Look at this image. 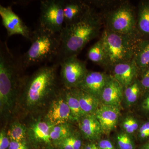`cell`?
I'll return each mask as SVG.
<instances>
[{"label":"cell","instance_id":"6da1fadb","mask_svg":"<svg viewBox=\"0 0 149 149\" xmlns=\"http://www.w3.org/2000/svg\"><path fill=\"white\" fill-rule=\"evenodd\" d=\"M21 56H17L6 42L1 43L0 49V114L1 118L8 120L15 111L17 101L28 77Z\"/></svg>","mask_w":149,"mask_h":149},{"label":"cell","instance_id":"7a4b0ae2","mask_svg":"<svg viewBox=\"0 0 149 149\" xmlns=\"http://www.w3.org/2000/svg\"><path fill=\"white\" fill-rule=\"evenodd\" d=\"M59 65L41 66L28 77L19 101L28 112H37L47 107L61 88L58 87V70Z\"/></svg>","mask_w":149,"mask_h":149},{"label":"cell","instance_id":"3957f363","mask_svg":"<svg viewBox=\"0 0 149 149\" xmlns=\"http://www.w3.org/2000/svg\"><path fill=\"white\" fill-rule=\"evenodd\" d=\"M102 25L101 15L91 6L80 20L64 27L59 33L61 44L54 63L59 64L66 58L77 56L88 42L100 35Z\"/></svg>","mask_w":149,"mask_h":149},{"label":"cell","instance_id":"277c9868","mask_svg":"<svg viewBox=\"0 0 149 149\" xmlns=\"http://www.w3.org/2000/svg\"><path fill=\"white\" fill-rule=\"evenodd\" d=\"M29 40L30 47L21 56L25 69L29 67L55 62L61 44L59 34L51 32L38 23L32 30Z\"/></svg>","mask_w":149,"mask_h":149},{"label":"cell","instance_id":"5b68a950","mask_svg":"<svg viewBox=\"0 0 149 149\" xmlns=\"http://www.w3.org/2000/svg\"><path fill=\"white\" fill-rule=\"evenodd\" d=\"M101 40L107 66L134 60L138 44L141 39L137 36L122 35L105 28Z\"/></svg>","mask_w":149,"mask_h":149},{"label":"cell","instance_id":"8992f818","mask_svg":"<svg viewBox=\"0 0 149 149\" xmlns=\"http://www.w3.org/2000/svg\"><path fill=\"white\" fill-rule=\"evenodd\" d=\"M104 17L106 29L118 34L139 37L136 29L137 15L128 2L114 6L104 14Z\"/></svg>","mask_w":149,"mask_h":149},{"label":"cell","instance_id":"52a82bcc","mask_svg":"<svg viewBox=\"0 0 149 149\" xmlns=\"http://www.w3.org/2000/svg\"><path fill=\"white\" fill-rule=\"evenodd\" d=\"M65 0H43L40 2L38 24L51 32L59 34L64 24L63 6Z\"/></svg>","mask_w":149,"mask_h":149},{"label":"cell","instance_id":"ba28073f","mask_svg":"<svg viewBox=\"0 0 149 149\" xmlns=\"http://www.w3.org/2000/svg\"><path fill=\"white\" fill-rule=\"evenodd\" d=\"M59 65L63 87L69 90L77 88L88 72L86 62L78 59L77 56L66 58Z\"/></svg>","mask_w":149,"mask_h":149},{"label":"cell","instance_id":"9c48e42d","mask_svg":"<svg viewBox=\"0 0 149 149\" xmlns=\"http://www.w3.org/2000/svg\"><path fill=\"white\" fill-rule=\"evenodd\" d=\"M47 107L44 118L51 125L76 122L67 103L63 87L57 92Z\"/></svg>","mask_w":149,"mask_h":149},{"label":"cell","instance_id":"30bf717a","mask_svg":"<svg viewBox=\"0 0 149 149\" xmlns=\"http://www.w3.org/2000/svg\"><path fill=\"white\" fill-rule=\"evenodd\" d=\"M0 15L8 37L20 35L25 39L30 40L32 30L13 10L10 6H3L1 5Z\"/></svg>","mask_w":149,"mask_h":149},{"label":"cell","instance_id":"8fae6325","mask_svg":"<svg viewBox=\"0 0 149 149\" xmlns=\"http://www.w3.org/2000/svg\"><path fill=\"white\" fill-rule=\"evenodd\" d=\"M51 125L43 118H37L31 123L27 127V140L29 143L35 146L45 145L47 147L52 146L50 138Z\"/></svg>","mask_w":149,"mask_h":149},{"label":"cell","instance_id":"7c38bea8","mask_svg":"<svg viewBox=\"0 0 149 149\" xmlns=\"http://www.w3.org/2000/svg\"><path fill=\"white\" fill-rule=\"evenodd\" d=\"M95 115L103 133L108 135L117 125L120 115V109L113 106L101 104Z\"/></svg>","mask_w":149,"mask_h":149},{"label":"cell","instance_id":"4fadbf2b","mask_svg":"<svg viewBox=\"0 0 149 149\" xmlns=\"http://www.w3.org/2000/svg\"><path fill=\"white\" fill-rule=\"evenodd\" d=\"M109 75L104 72L89 71L77 88L91 94L100 99Z\"/></svg>","mask_w":149,"mask_h":149},{"label":"cell","instance_id":"5bb4252c","mask_svg":"<svg viewBox=\"0 0 149 149\" xmlns=\"http://www.w3.org/2000/svg\"><path fill=\"white\" fill-rule=\"evenodd\" d=\"M91 6L86 1L65 0L63 6L64 27L70 26L80 20Z\"/></svg>","mask_w":149,"mask_h":149},{"label":"cell","instance_id":"9a60e30c","mask_svg":"<svg viewBox=\"0 0 149 149\" xmlns=\"http://www.w3.org/2000/svg\"><path fill=\"white\" fill-rule=\"evenodd\" d=\"M77 122L81 136L88 141L93 142L98 140L103 134L95 114H85Z\"/></svg>","mask_w":149,"mask_h":149},{"label":"cell","instance_id":"2e32d148","mask_svg":"<svg viewBox=\"0 0 149 149\" xmlns=\"http://www.w3.org/2000/svg\"><path fill=\"white\" fill-rule=\"evenodd\" d=\"M123 87L112 75H109L108 80L102 92L100 100L104 104L113 106L120 108L123 98Z\"/></svg>","mask_w":149,"mask_h":149},{"label":"cell","instance_id":"e0dca14e","mask_svg":"<svg viewBox=\"0 0 149 149\" xmlns=\"http://www.w3.org/2000/svg\"><path fill=\"white\" fill-rule=\"evenodd\" d=\"M112 68V76L124 89L133 83L140 71L134 60L116 64Z\"/></svg>","mask_w":149,"mask_h":149},{"label":"cell","instance_id":"ac0fdd59","mask_svg":"<svg viewBox=\"0 0 149 149\" xmlns=\"http://www.w3.org/2000/svg\"><path fill=\"white\" fill-rule=\"evenodd\" d=\"M70 90L78 100L81 109L85 114H95L101 104L100 99L79 88Z\"/></svg>","mask_w":149,"mask_h":149},{"label":"cell","instance_id":"d6986e66","mask_svg":"<svg viewBox=\"0 0 149 149\" xmlns=\"http://www.w3.org/2000/svg\"><path fill=\"white\" fill-rule=\"evenodd\" d=\"M137 15L136 29L138 36L142 40L149 39V1L139 4Z\"/></svg>","mask_w":149,"mask_h":149},{"label":"cell","instance_id":"ffe728a7","mask_svg":"<svg viewBox=\"0 0 149 149\" xmlns=\"http://www.w3.org/2000/svg\"><path fill=\"white\" fill-rule=\"evenodd\" d=\"M134 61L139 70L144 71L149 67V39L142 40L137 46Z\"/></svg>","mask_w":149,"mask_h":149},{"label":"cell","instance_id":"44dd1931","mask_svg":"<svg viewBox=\"0 0 149 149\" xmlns=\"http://www.w3.org/2000/svg\"><path fill=\"white\" fill-rule=\"evenodd\" d=\"M71 123L57 124L52 126L50 131V138L53 144L56 145L59 142L74 133Z\"/></svg>","mask_w":149,"mask_h":149},{"label":"cell","instance_id":"7402d4cb","mask_svg":"<svg viewBox=\"0 0 149 149\" xmlns=\"http://www.w3.org/2000/svg\"><path fill=\"white\" fill-rule=\"evenodd\" d=\"M87 56L88 59L94 63L107 66L105 54L100 39L88 49Z\"/></svg>","mask_w":149,"mask_h":149},{"label":"cell","instance_id":"603a6c76","mask_svg":"<svg viewBox=\"0 0 149 149\" xmlns=\"http://www.w3.org/2000/svg\"><path fill=\"white\" fill-rule=\"evenodd\" d=\"M7 134L10 141H20L27 139V127L18 120H15L10 124Z\"/></svg>","mask_w":149,"mask_h":149},{"label":"cell","instance_id":"cb8c5ba5","mask_svg":"<svg viewBox=\"0 0 149 149\" xmlns=\"http://www.w3.org/2000/svg\"><path fill=\"white\" fill-rule=\"evenodd\" d=\"M64 94L68 105L72 115L77 122V120L85 115L81 109L80 103L77 98L69 89L64 88Z\"/></svg>","mask_w":149,"mask_h":149},{"label":"cell","instance_id":"d4e9b609","mask_svg":"<svg viewBox=\"0 0 149 149\" xmlns=\"http://www.w3.org/2000/svg\"><path fill=\"white\" fill-rule=\"evenodd\" d=\"M141 88L140 82L135 80L131 85L124 88L123 97L127 105L131 106L136 102L141 93Z\"/></svg>","mask_w":149,"mask_h":149},{"label":"cell","instance_id":"484cf974","mask_svg":"<svg viewBox=\"0 0 149 149\" xmlns=\"http://www.w3.org/2000/svg\"><path fill=\"white\" fill-rule=\"evenodd\" d=\"M80 133L74 131L66 139L59 142L56 146L60 149H80L82 146Z\"/></svg>","mask_w":149,"mask_h":149},{"label":"cell","instance_id":"4316f807","mask_svg":"<svg viewBox=\"0 0 149 149\" xmlns=\"http://www.w3.org/2000/svg\"><path fill=\"white\" fill-rule=\"evenodd\" d=\"M122 127L125 133L130 135L139 130L140 126L138 120L136 118L131 116H128L123 121Z\"/></svg>","mask_w":149,"mask_h":149},{"label":"cell","instance_id":"83f0119b","mask_svg":"<svg viewBox=\"0 0 149 149\" xmlns=\"http://www.w3.org/2000/svg\"><path fill=\"white\" fill-rule=\"evenodd\" d=\"M116 139L119 149H134L133 141L129 135L125 132L118 133Z\"/></svg>","mask_w":149,"mask_h":149},{"label":"cell","instance_id":"f1b7e54d","mask_svg":"<svg viewBox=\"0 0 149 149\" xmlns=\"http://www.w3.org/2000/svg\"><path fill=\"white\" fill-rule=\"evenodd\" d=\"M10 142L7 130L5 128H2L0 131V149H8Z\"/></svg>","mask_w":149,"mask_h":149},{"label":"cell","instance_id":"f546056e","mask_svg":"<svg viewBox=\"0 0 149 149\" xmlns=\"http://www.w3.org/2000/svg\"><path fill=\"white\" fill-rule=\"evenodd\" d=\"M138 136L142 140H146L149 138V121L144 123L139 127Z\"/></svg>","mask_w":149,"mask_h":149},{"label":"cell","instance_id":"4dcf8cb0","mask_svg":"<svg viewBox=\"0 0 149 149\" xmlns=\"http://www.w3.org/2000/svg\"><path fill=\"white\" fill-rule=\"evenodd\" d=\"M28 140L20 141H10L8 149H29Z\"/></svg>","mask_w":149,"mask_h":149},{"label":"cell","instance_id":"1f68e13d","mask_svg":"<svg viewBox=\"0 0 149 149\" xmlns=\"http://www.w3.org/2000/svg\"><path fill=\"white\" fill-rule=\"evenodd\" d=\"M140 83L142 88L144 90H149V67L143 71V75Z\"/></svg>","mask_w":149,"mask_h":149},{"label":"cell","instance_id":"d6a6232c","mask_svg":"<svg viewBox=\"0 0 149 149\" xmlns=\"http://www.w3.org/2000/svg\"><path fill=\"white\" fill-rule=\"evenodd\" d=\"M97 145L99 149H115L112 143L107 139L100 140Z\"/></svg>","mask_w":149,"mask_h":149},{"label":"cell","instance_id":"836d02e7","mask_svg":"<svg viewBox=\"0 0 149 149\" xmlns=\"http://www.w3.org/2000/svg\"><path fill=\"white\" fill-rule=\"evenodd\" d=\"M142 107L146 111L149 112V94L144 99L142 103Z\"/></svg>","mask_w":149,"mask_h":149},{"label":"cell","instance_id":"e575fe53","mask_svg":"<svg viewBox=\"0 0 149 149\" xmlns=\"http://www.w3.org/2000/svg\"><path fill=\"white\" fill-rule=\"evenodd\" d=\"M84 149H99L97 145L93 142L88 143L85 145Z\"/></svg>","mask_w":149,"mask_h":149},{"label":"cell","instance_id":"d590c367","mask_svg":"<svg viewBox=\"0 0 149 149\" xmlns=\"http://www.w3.org/2000/svg\"><path fill=\"white\" fill-rule=\"evenodd\" d=\"M143 149H149V141L148 142H147L143 146Z\"/></svg>","mask_w":149,"mask_h":149}]
</instances>
